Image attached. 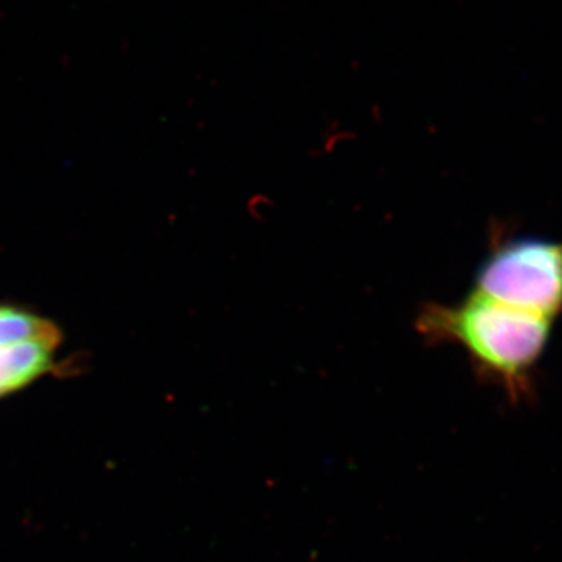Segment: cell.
Returning <instances> with one entry per match:
<instances>
[{
  "label": "cell",
  "instance_id": "cell-1",
  "mask_svg": "<svg viewBox=\"0 0 562 562\" xmlns=\"http://www.w3.org/2000/svg\"><path fill=\"white\" fill-rule=\"evenodd\" d=\"M417 330L427 341L460 344L476 371L501 384L512 401L522 402L532 390V373L549 344L552 319L475 291L458 305L425 306Z\"/></svg>",
  "mask_w": 562,
  "mask_h": 562
},
{
  "label": "cell",
  "instance_id": "cell-2",
  "mask_svg": "<svg viewBox=\"0 0 562 562\" xmlns=\"http://www.w3.org/2000/svg\"><path fill=\"white\" fill-rule=\"evenodd\" d=\"M476 284L494 301L553 319L562 308V241L505 244L484 262Z\"/></svg>",
  "mask_w": 562,
  "mask_h": 562
},
{
  "label": "cell",
  "instance_id": "cell-3",
  "mask_svg": "<svg viewBox=\"0 0 562 562\" xmlns=\"http://www.w3.org/2000/svg\"><path fill=\"white\" fill-rule=\"evenodd\" d=\"M61 342L36 339L0 346V401L50 375Z\"/></svg>",
  "mask_w": 562,
  "mask_h": 562
}]
</instances>
